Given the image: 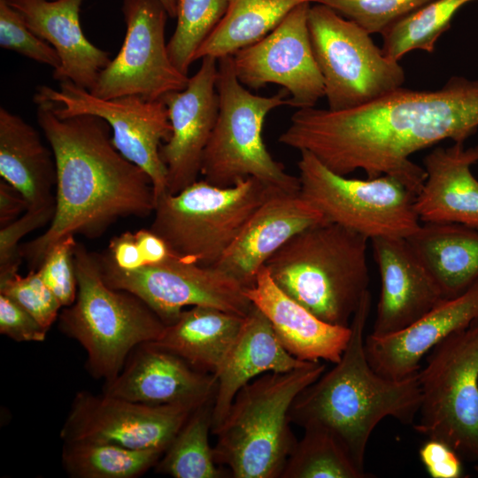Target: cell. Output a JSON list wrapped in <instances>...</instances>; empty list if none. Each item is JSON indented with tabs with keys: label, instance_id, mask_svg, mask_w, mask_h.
Wrapping results in <instances>:
<instances>
[{
	"label": "cell",
	"instance_id": "1",
	"mask_svg": "<svg viewBox=\"0 0 478 478\" xmlns=\"http://www.w3.org/2000/svg\"><path fill=\"white\" fill-rule=\"evenodd\" d=\"M477 129L478 81L453 76L437 89L401 87L348 110L298 109L278 141L338 174L389 175L417 196L426 173L411 156L446 139L464 143Z\"/></svg>",
	"mask_w": 478,
	"mask_h": 478
},
{
	"label": "cell",
	"instance_id": "2",
	"mask_svg": "<svg viewBox=\"0 0 478 478\" xmlns=\"http://www.w3.org/2000/svg\"><path fill=\"white\" fill-rule=\"evenodd\" d=\"M36 105L37 122L55 157L57 183L50 223L19 247L31 269L38 268L64 238L98 237L119 219L144 218L156 206L150 176L114 147L104 120L93 115L60 119L48 104Z\"/></svg>",
	"mask_w": 478,
	"mask_h": 478
},
{
	"label": "cell",
	"instance_id": "3",
	"mask_svg": "<svg viewBox=\"0 0 478 478\" xmlns=\"http://www.w3.org/2000/svg\"><path fill=\"white\" fill-rule=\"evenodd\" d=\"M370 307L369 292L351 320L341 359L303 389L289 410L291 423L329 432L362 471L367 443L378 423L391 417L413 425L421 400L419 371L395 380L379 374L368 363L364 331Z\"/></svg>",
	"mask_w": 478,
	"mask_h": 478
},
{
	"label": "cell",
	"instance_id": "4",
	"mask_svg": "<svg viewBox=\"0 0 478 478\" xmlns=\"http://www.w3.org/2000/svg\"><path fill=\"white\" fill-rule=\"evenodd\" d=\"M369 239L323 221L292 236L265 264L274 283L321 320L350 327L369 293Z\"/></svg>",
	"mask_w": 478,
	"mask_h": 478
},
{
	"label": "cell",
	"instance_id": "5",
	"mask_svg": "<svg viewBox=\"0 0 478 478\" xmlns=\"http://www.w3.org/2000/svg\"><path fill=\"white\" fill-rule=\"evenodd\" d=\"M326 366L320 362L288 372H270L244 385L224 420L212 433L215 461L235 478H281L297 441L289 410L298 394L315 382Z\"/></svg>",
	"mask_w": 478,
	"mask_h": 478
},
{
	"label": "cell",
	"instance_id": "6",
	"mask_svg": "<svg viewBox=\"0 0 478 478\" xmlns=\"http://www.w3.org/2000/svg\"><path fill=\"white\" fill-rule=\"evenodd\" d=\"M73 261L77 297L59 313L58 328L83 347L91 375L109 382L121 372L132 351L157 340L166 324L137 296L110 287L96 254L78 242Z\"/></svg>",
	"mask_w": 478,
	"mask_h": 478
},
{
	"label": "cell",
	"instance_id": "7",
	"mask_svg": "<svg viewBox=\"0 0 478 478\" xmlns=\"http://www.w3.org/2000/svg\"><path fill=\"white\" fill-rule=\"evenodd\" d=\"M216 86L219 112L202 158L204 180L227 188L253 177L274 189L298 193V177L273 158L262 136L267 114L289 105V93L281 89L270 96L252 94L236 77L232 56L218 59Z\"/></svg>",
	"mask_w": 478,
	"mask_h": 478
},
{
	"label": "cell",
	"instance_id": "8",
	"mask_svg": "<svg viewBox=\"0 0 478 478\" xmlns=\"http://www.w3.org/2000/svg\"><path fill=\"white\" fill-rule=\"evenodd\" d=\"M277 191L281 190L253 177L227 188L197 181L157 200L150 229L181 260L214 266L255 211Z\"/></svg>",
	"mask_w": 478,
	"mask_h": 478
},
{
	"label": "cell",
	"instance_id": "9",
	"mask_svg": "<svg viewBox=\"0 0 478 478\" xmlns=\"http://www.w3.org/2000/svg\"><path fill=\"white\" fill-rule=\"evenodd\" d=\"M419 370L415 431L478 463V319L433 347Z\"/></svg>",
	"mask_w": 478,
	"mask_h": 478
},
{
	"label": "cell",
	"instance_id": "10",
	"mask_svg": "<svg viewBox=\"0 0 478 478\" xmlns=\"http://www.w3.org/2000/svg\"><path fill=\"white\" fill-rule=\"evenodd\" d=\"M308 28L328 109L362 106L403 87V66L353 20L315 3L309 9Z\"/></svg>",
	"mask_w": 478,
	"mask_h": 478
},
{
	"label": "cell",
	"instance_id": "11",
	"mask_svg": "<svg viewBox=\"0 0 478 478\" xmlns=\"http://www.w3.org/2000/svg\"><path fill=\"white\" fill-rule=\"evenodd\" d=\"M299 193L324 218L369 240L411 235L420 225L416 195L397 179L382 175L366 180L338 174L314 155L300 151Z\"/></svg>",
	"mask_w": 478,
	"mask_h": 478
},
{
	"label": "cell",
	"instance_id": "12",
	"mask_svg": "<svg viewBox=\"0 0 478 478\" xmlns=\"http://www.w3.org/2000/svg\"><path fill=\"white\" fill-rule=\"evenodd\" d=\"M34 102L48 104L60 119L93 115L104 120L112 129L114 147L150 178L156 202L167 193V172L159 150L172 135V126L162 99L139 96L101 98L71 81L58 88L41 85Z\"/></svg>",
	"mask_w": 478,
	"mask_h": 478
},
{
	"label": "cell",
	"instance_id": "13",
	"mask_svg": "<svg viewBox=\"0 0 478 478\" xmlns=\"http://www.w3.org/2000/svg\"><path fill=\"white\" fill-rule=\"evenodd\" d=\"M95 254L104 281L140 297L166 325L186 306H210L245 317L253 305L244 288L215 266L187 263L173 255L158 264L124 271L104 252Z\"/></svg>",
	"mask_w": 478,
	"mask_h": 478
},
{
	"label": "cell",
	"instance_id": "14",
	"mask_svg": "<svg viewBox=\"0 0 478 478\" xmlns=\"http://www.w3.org/2000/svg\"><path fill=\"white\" fill-rule=\"evenodd\" d=\"M122 46L90 91L101 98L139 96L158 100L186 88L189 76L172 62L165 39L169 17L158 0H123Z\"/></svg>",
	"mask_w": 478,
	"mask_h": 478
},
{
	"label": "cell",
	"instance_id": "15",
	"mask_svg": "<svg viewBox=\"0 0 478 478\" xmlns=\"http://www.w3.org/2000/svg\"><path fill=\"white\" fill-rule=\"evenodd\" d=\"M311 4L297 5L267 35L232 56L243 86L258 89L278 84L289 93V105L298 109L315 107L325 96L308 28Z\"/></svg>",
	"mask_w": 478,
	"mask_h": 478
},
{
	"label": "cell",
	"instance_id": "16",
	"mask_svg": "<svg viewBox=\"0 0 478 478\" xmlns=\"http://www.w3.org/2000/svg\"><path fill=\"white\" fill-rule=\"evenodd\" d=\"M197 409L151 405L103 393L78 392L60 430L64 442L89 441L165 451Z\"/></svg>",
	"mask_w": 478,
	"mask_h": 478
},
{
	"label": "cell",
	"instance_id": "17",
	"mask_svg": "<svg viewBox=\"0 0 478 478\" xmlns=\"http://www.w3.org/2000/svg\"><path fill=\"white\" fill-rule=\"evenodd\" d=\"M217 75L218 59L204 57L185 89L161 98L172 126L169 140L159 150L167 172V193L176 194L197 181L219 112Z\"/></svg>",
	"mask_w": 478,
	"mask_h": 478
},
{
	"label": "cell",
	"instance_id": "18",
	"mask_svg": "<svg viewBox=\"0 0 478 478\" xmlns=\"http://www.w3.org/2000/svg\"><path fill=\"white\" fill-rule=\"evenodd\" d=\"M216 389L214 374L196 370L179 356L144 343L132 351L119 375L104 383L103 393L151 405L197 408L214 401Z\"/></svg>",
	"mask_w": 478,
	"mask_h": 478
},
{
	"label": "cell",
	"instance_id": "19",
	"mask_svg": "<svg viewBox=\"0 0 478 478\" xmlns=\"http://www.w3.org/2000/svg\"><path fill=\"white\" fill-rule=\"evenodd\" d=\"M370 242L381 278L376 319L370 335L379 337L411 325L443 297L406 238L376 237Z\"/></svg>",
	"mask_w": 478,
	"mask_h": 478
},
{
	"label": "cell",
	"instance_id": "20",
	"mask_svg": "<svg viewBox=\"0 0 478 478\" xmlns=\"http://www.w3.org/2000/svg\"><path fill=\"white\" fill-rule=\"evenodd\" d=\"M323 221L328 220L299 192L277 191L255 211L214 266L244 289L252 287L259 270L284 243Z\"/></svg>",
	"mask_w": 478,
	"mask_h": 478
},
{
	"label": "cell",
	"instance_id": "21",
	"mask_svg": "<svg viewBox=\"0 0 478 478\" xmlns=\"http://www.w3.org/2000/svg\"><path fill=\"white\" fill-rule=\"evenodd\" d=\"M478 319V285L464 294L443 298L406 328L365 340L368 363L379 374L400 380L417 373L421 359L437 343Z\"/></svg>",
	"mask_w": 478,
	"mask_h": 478
},
{
	"label": "cell",
	"instance_id": "22",
	"mask_svg": "<svg viewBox=\"0 0 478 478\" xmlns=\"http://www.w3.org/2000/svg\"><path fill=\"white\" fill-rule=\"evenodd\" d=\"M85 0L7 1L27 26L57 51L60 65L52 77L71 81L91 91L100 73L109 65V52L94 45L84 35L80 12Z\"/></svg>",
	"mask_w": 478,
	"mask_h": 478
},
{
	"label": "cell",
	"instance_id": "23",
	"mask_svg": "<svg viewBox=\"0 0 478 478\" xmlns=\"http://www.w3.org/2000/svg\"><path fill=\"white\" fill-rule=\"evenodd\" d=\"M250 301L269 320L282 347L306 362L337 363L349 342L351 327L327 323L284 293L264 266L252 287L244 289Z\"/></svg>",
	"mask_w": 478,
	"mask_h": 478
},
{
	"label": "cell",
	"instance_id": "24",
	"mask_svg": "<svg viewBox=\"0 0 478 478\" xmlns=\"http://www.w3.org/2000/svg\"><path fill=\"white\" fill-rule=\"evenodd\" d=\"M478 162L475 147L464 143L437 147L423 159L425 181L414 207L421 223H457L478 229Z\"/></svg>",
	"mask_w": 478,
	"mask_h": 478
},
{
	"label": "cell",
	"instance_id": "25",
	"mask_svg": "<svg viewBox=\"0 0 478 478\" xmlns=\"http://www.w3.org/2000/svg\"><path fill=\"white\" fill-rule=\"evenodd\" d=\"M291 356L277 339L265 314L254 305L215 374L212 433L224 420L238 391L251 379L270 372H288L308 365Z\"/></svg>",
	"mask_w": 478,
	"mask_h": 478
},
{
	"label": "cell",
	"instance_id": "26",
	"mask_svg": "<svg viewBox=\"0 0 478 478\" xmlns=\"http://www.w3.org/2000/svg\"><path fill=\"white\" fill-rule=\"evenodd\" d=\"M0 175L23 196L28 209L56 207L51 149L32 125L5 107L0 108Z\"/></svg>",
	"mask_w": 478,
	"mask_h": 478
},
{
	"label": "cell",
	"instance_id": "27",
	"mask_svg": "<svg viewBox=\"0 0 478 478\" xmlns=\"http://www.w3.org/2000/svg\"><path fill=\"white\" fill-rule=\"evenodd\" d=\"M406 240L443 298L478 285V229L457 223H420Z\"/></svg>",
	"mask_w": 478,
	"mask_h": 478
},
{
	"label": "cell",
	"instance_id": "28",
	"mask_svg": "<svg viewBox=\"0 0 478 478\" xmlns=\"http://www.w3.org/2000/svg\"><path fill=\"white\" fill-rule=\"evenodd\" d=\"M243 316L210 306L183 310L161 335L148 343L168 351L200 372L216 374L244 321Z\"/></svg>",
	"mask_w": 478,
	"mask_h": 478
},
{
	"label": "cell",
	"instance_id": "29",
	"mask_svg": "<svg viewBox=\"0 0 478 478\" xmlns=\"http://www.w3.org/2000/svg\"><path fill=\"white\" fill-rule=\"evenodd\" d=\"M318 1L228 0L224 17L197 50L194 62L204 57L233 56L267 35L297 5Z\"/></svg>",
	"mask_w": 478,
	"mask_h": 478
},
{
	"label": "cell",
	"instance_id": "30",
	"mask_svg": "<svg viewBox=\"0 0 478 478\" xmlns=\"http://www.w3.org/2000/svg\"><path fill=\"white\" fill-rule=\"evenodd\" d=\"M164 451L136 450L118 444L64 442L62 465L73 478H135L155 466Z\"/></svg>",
	"mask_w": 478,
	"mask_h": 478
},
{
	"label": "cell",
	"instance_id": "31",
	"mask_svg": "<svg viewBox=\"0 0 478 478\" xmlns=\"http://www.w3.org/2000/svg\"><path fill=\"white\" fill-rule=\"evenodd\" d=\"M213 401L195 409L157 463L156 471L174 478H221L209 443Z\"/></svg>",
	"mask_w": 478,
	"mask_h": 478
},
{
	"label": "cell",
	"instance_id": "32",
	"mask_svg": "<svg viewBox=\"0 0 478 478\" xmlns=\"http://www.w3.org/2000/svg\"><path fill=\"white\" fill-rule=\"evenodd\" d=\"M478 0H433L387 27L382 36L383 53L398 61L408 52L420 50L433 53L440 36L446 32L456 12Z\"/></svg>",
	"mask_w": 478,
	"mask_h": 478
},
{
	"label": "cell",
	"instance_id": "33",
	"mask_svg": "<svg viewBox=\"0 0 478 478\" xmlns=\"http://www.w3.org/2000/svg\"><path fill=\"white\" fill-rule=\"evenodd\" d=\"M360 470L340 443L327 430L305 428L289 456L281 478H370Z\"/></svg>",
	"mask_w": 478,
	"mask_h": 478
},
{
	"label": "cell",
	"instance_id": "34",
	"mask_svg": "<svg viewBox=\"0 0 478 478\" xmlns=\"http://www.w3.org/2000/svg\"><path fill=\"white\" fill-rule=\"evenodd\" d=\"M228 0H176V27L167 42L172 62L188 75L197 50L224 17Z\"/></svg>",
	"mask_w": 478,
	"mask_h": 478
},
{
	"label": "cell",
	"instance_id": "35",
	"mask_svg": "<svg viewBox=\"0 0 478 478\" xmlns=\"http://www.w3.org/2000/svg\"><path fill=\"white\" fill-rule=\"evenodd\" d=\"M433 0H319L342 16L353 20L370 35L412 14Z\"/></svg>",
	"mask_w": 478,
	"mask_h": 478
},
{
	"label": "cell",
	"instance_id": "36",
	"mask_svg": "<svg viewBox=\"0 0 478 478\" xmlns=\"http://www.w3.org/2000/svg\"><path fill=\"white\" fill-rule=\"evenodd\" d=\"M0 294L19 304L48 330L63 308L35 269L25 276L16 273L0 279Z\"/></svg>",
	"mask_w": 478,
	"mask_h": 478
},
{
	"label": "cell",
	"instance_id": "37",
	"mask_svg": "<svg viewBox=\"0 0 478 478\" xmlns=\"http://www.w3.org/2000/svg\"><path fill=\"white\" fill-rule=\"evenodd\" d=\"M0 46L53 69L60 65L55 49L35 35L20 13L5 0H0Z\"/></svg>",
	"mask_w": 478,
	"mask_h": 478
},
{
	"label": "cell",
	"instance_id": "38",
	"mask_svg": "<svg viewBox=\"0 0 478 478\" xmlns=\"http://www.w3.org/2000/svg\"><path fill=\"white\" fill-rule=\"evenodd\" d=\"M76 243L75 235L64 238L46 254L36 270L63 308L73 305L77 297L78 281L73 261Z\"/></svg>",
	"mask_w": 478,
	"mask_h": 478
},
{
	"label": "cell",
	"instance_id": "39",
	"mask_svg": "<svg viewBox=\"0 0 478 478\" xmlns=\"http://www.w3.org/2000/svg\"><path fill=\"white\" fill-rule=\"evenodd\" d=\"M55 207L28 209L11 224L0 228V279L19 273L23 259L19 241L30 232L50 224Z\"/></svg>",
	"mask_w": 478,
	"mask_h": 478
},
{
	"label": "cell",
	"instance_id": "40",
	"mask_svg": "<svg viewBox=\"0 0 478 478\" xmlns=\"http://www.w3.org/2000/svg\"><path fill=\"white\" fill-rule=\"evenodd\" d=\"M48 329L10 297L0 294V333L16 342H43Z\"/></svg>",
	"mask_w": 478,
	"mask_h": 478
},
{
	"label": "cell",
	"instance_id": "41",
	"mask_svg": "<svg viewBox=\"0 0 478 478\" xmlns=\"http://www.w3.org/2000/svg\"><path fill=\"white\" fill-rule=\"evenodd\" d=\"M419 456L432 478L462 477V459L442 441L428 439L420 447Z\"/></svg>",
	"mask_w": 478,
	"mask_h": 478
},
{
	"label": "cell",
	"instance_id": "42",
	"mask_svg": "<svg viewBox=\"0 0 478 478\" xmlns=\"http://www.w3.org/2000/svg\"><path fill=\"white\" fill-rule=\"evenodd\" d=\"M104 253L113 266L124 271L136 270L145 265L134 232L127 231L112 237Z\"/></svg>",
	"mask_w": 478,
	"mask_h": 478
},
{
	"label": "cell",
	"instance_id": "43",
	"mask_svg": "<svg viewBox=\"0 0 478 478\" xmlns=\"http://www.w3.org/2000/svg\"><path fill=\"white\" fill-rule=\"evenodd\" d=\"M134 233L144 266L161 263L174 255L167 243L150 229H140Z\"/></svg>",
	"mask_w": 478,
	"mask_h": 478
},
{
	"label": "cell",
	"instance_id": "44",
	"mask_svg": "<svg viewBox=\"0 0 478 478\" xmlns=\"http://www.w3.org/2000/svg\"><path fill=\"white\" fill-rule=\"evenodd\" d=\"M28 209L23 196L4 180L0 181V228L19 219Z\"/></svg>",
	"mask_w": 478,
	"mask_h": 478
},
{
	"label": "cell",
	"instance_id": "45",
	"mask_svg": "<svg viewBox=\"0 0 478 478\" xmlns=\"http://www.w3.org/2000/svg\"><path fill=\"white\" fill-rule=\"evenodd\" d=\"M167 12L170 18L176 16V0H158Z\"/></svg>",
	"mask_w": 478,
	"mask_h": 478
},
{
	"label": "cell",
	"instance_id": "46",
	"mask_svg": "<svg viewBox=\"0 0 478 478\" xmlns=\"http://www.w3.org/2000/svg\"><path fill=\"white\" fill-rule=\"evenodd\" d=\"M474 468L476 474H478V463L474 465Z\"/></svg>",
	"mask_w": 478,
	"mask_h": 478
},
{
	"label": "cell",
	"instance_id": "47",
	"mask_svg": "<svg viewBox=\"0 0 478 478\" xmlns=\"http://www.w3.org/2000/svg\"><path fill=\"white\" fill-rule=\"evenodd\" d=\"M475 148H476V150H477V151H478V145H477V146H475Z\"/></svg>",
	"mask_w": 478,
	"mask_h": 478
},
{
	"label": "cell",
	"instance_id": "48",
	"mask_svg": "<svg viewBox=\"0 0 478 478\" xmlns=\"http://www.w3.org/2000/svg\"><path fill=\"white\" fill-rule=\"evenodd\" d=\"M5 1H11V0H5Z\"/></svg>",
	"mask_w": 478,
	"mask_h": 478
}]
</instances>
